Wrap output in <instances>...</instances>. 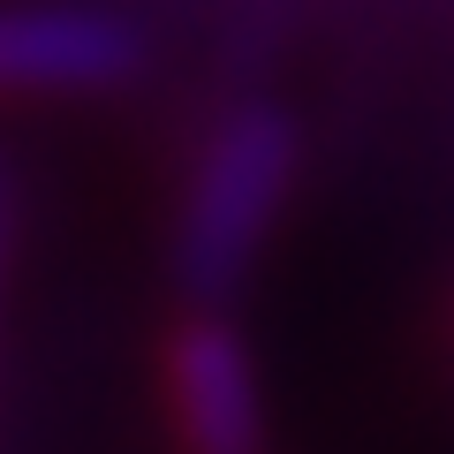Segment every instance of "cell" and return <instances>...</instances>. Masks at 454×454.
Listing matches in <instances>:
<instances>
[{"mask_svg":"<svg viewBox=\"0 0 454 454\" xmlns=\"http://www.w3.org/2000/svg\"><path fill=\"white\" fill-rule=\"evenodd\" d=\"M167 387H175V417L197 454H250L258 447V372H250L243 340L220 318L182 325L175 356H167Z\"/></svg>","mask_w":454,"mask_h":454,"instance_id":"3","label":"cell"},{"mask_svg":"<svg viewBox=\"0 0 454 454\" xmlns=\"http://www.w3.org/2000/svg\"><path fill=\"white\" fill-rule=\"evenodd\" d=\"M295 182V129L273 106H235L212 129L205 160L190 175L182 197V227H175V265L190 295H227L243 280L250 250L265 243L280 197Z\"/></svg>","mask_w":454,"mask_h":454,"instance_id":"1","label":"cell"},{"mask_svg":"<svg viewBox=\"0 0 454 454\" xmlns=\"http://www.w3.org/2000/svg\"><path fill=\"white\" fill-rule=\"evenodd\" d=\"M8 212H16V182H8V167H0V250H8Z\"/></svg>","mask_w":454,"mask_h":454,"instance_id":"4","label":"cell"},{"mask_svg":"<svg viewBox=\"0 0 454 454\" xmlns=\"http://www.w3.org/2000/svg\"><path fill=\"white\" fill-rule=\"evenodd\" d=\"M137 53V23L106 8H0V91H98L129 76Z\"/></svg>","mask_w":454,"mask_h":454,"instance_id":"2","label":"cell"}]
</instances>
